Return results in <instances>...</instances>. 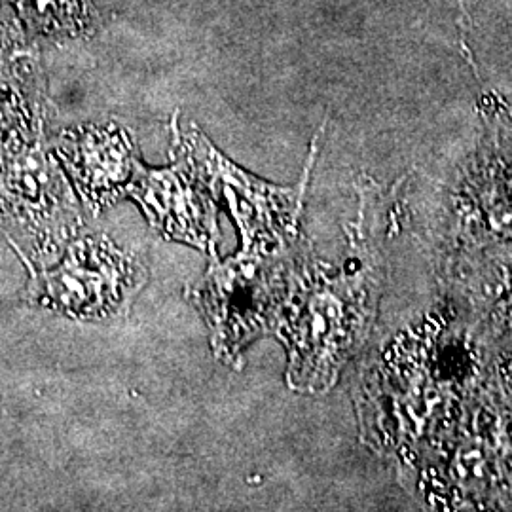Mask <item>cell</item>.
I'll return each instance as SVG.
<instances>
[{
  "label": "cell",
  "instance_id": "cell-1",
  "mask_svg": "<svg viewBox=\"0 0 512 512\" xmlns=\"http://www.w3.org/2000/svg\"><path fill=\"white\" fill-rule=\"evenodd\" d=\"M378 277L370 272L300 279L283 306L275 332L289 351V385L319 393L338 380L351 355L363 346L376 315Z\"/></svg>",
  "mask_w": 512,
  "mask_h": 512
},
{
  "label": "cell",
  "instance_id": "cell-3",
  "mask_svg": "<svg viewBox=\"0 0 512 512\" xmlns=\"http://www.w3.org/2000/svg\"><path fill=\"white\" fill-rule=\"evenodd\" d=\"M93 249V245H92ZM74 253L59 270L42 277V294L54 300L61 310L76 315H101L116 310L126 291L137 289L141 268L131 258L107 249Z\"/></svg>",
  "mask_w": 512,
  "mask_h": 512
},
{
  "label": "cell",
  "instance_id": "cell-2",
  "mask_svg": "<svg viewBox=\"0 0 512 512\" xmlns=\"http://www.w3.org/2000/svg\"><path fill=\"white\" fill-rule=\"evenodd\" d=\"M289 294L281 266L247 253L215 266L196 291L213 332V346L226 361H234L251 340L275 332Z\"/></svg>",
  "mask_w": 512,
  "mask_h": 512
},
{
  "label": "cell",
  "instance_id": "cell-4",
  "mask_svg": "<svg viewBox=\"0 0 512 512\" xmlns=\"http://www.w3.org/2000/svg\"><path fill=\"white\" fill-rule=\"evenodd\" d=\"M21 12L42 33L76 35L88 29L92 10L86 0H18Z\"/></svg>",
  "mask_w": 512,
  "mask_h": 512
}]
</instances>
